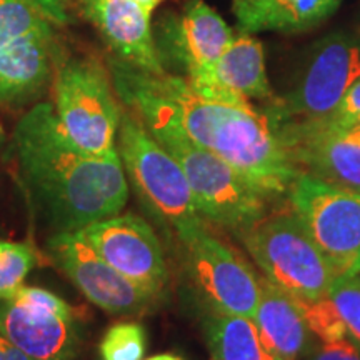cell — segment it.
I'll use <instances>...</instances> for the list:
<instances>
[{"label":"cell","instance_id":"cell-1","mask_svg":"<svg viewBox=\"0 0 360 360\" xmlns=\"http://www.w3.org/2000/svg\"><path fill=\"white\" fill-rule=\"evenodd\" d=\"M109 72L124 107L169 119L193 143L231 164L265 199L289 193L302 172L290 160L269 117L252 105L210 101L182 75L148 74L115 57L109 60Z\"/></svg>","mask_w":360,"mask_h":360},{"label":"cell","instance_id":"cell-2","mask_svg":"<svg viewBox=\"0 0 360 360\" xmlns=\"http://www.w3.org/2000/svg\"><path fill=\"white\" fill-rule=\"evenodd\" d=\"M19 170L56 233L77 232L122 212L129 182L119 152L92 155L62 132L52 103H37L13 130Z\"/></svg>","mask_w":360,"mask_h":360},{"label":"cell","instance_id":"cell-3","mask_svg":"<svg viewBox=\"0 0 360 360\" xmlns=\"http://www.w3.org/2000/svg\"><path fill=\"white\" fill-rule=\"evenodd\" d=\"M135 115L154 135L155 141L177 159L202 219L229 231L244 233L265 217V197L231 164L214 152L193 143L165 117L157 114Z\"/></svg>","mask_w":360,"mask_h":360},{"label":"cell","instance_id":"cell-4","mask_svg":"<svg viewBox=\"0 0 360 360\" xmlns=\"http://www.w3.org/2000/svg\"><path fill=\"white\" fill-rule=\"evenodd\" d=\"M117 152L143 204L179 240L204 227L191 186L177 159L165 150L132 110L122 105Z\"/></svg>","mask_w":360,"mask_h":360},{"label":"cell","instance_id":"cell-5","mask_svg":"<svg viewBox=\"0 0 360 360\" xmlns=\"http://www.w3.org/2000/svg\"><path fill=\"white\" fill-rule=\"evenodd\" d=\"M53 112L67 139L92 155L117 152L122 103L109 67L92 57H57L53 60Z\"/></svg>","mask_w":360,"mask_h":360},{"label":"cell","instance_id":"cell-6","mask_svg":"<svg viewBox=\"0 0 360 360\" xmlns=\"http://www.w3.org/2000/svg\"><path fill=\"white\" fill-rule=\"evenodd\" d=\"M240 236L265 278L299 300L322 299L337 278L294 210L264 217Z\"/></svg>","mask_w":360,"mask_h":360},{"label":"cell","instance_id":"cell-7","mask_svg":"<svg viewBox=\"0 0 360 360\" xmlns=\"http://www.w3.org/2000/svg\"><path fill=\"white\" fill-rule=\"evenodd\" d=\"M360 79V30L327 34L310 49L295 87L267 114L270 124L327 119Z\"/></svg>","mask_w":360,"mask_h":360},{"label":"cell","instance_id":"cell-8","mask_svg":"<svg viewBox=\"0 0 360 360\" xmlns=\"http://www.w3.org/2000/svg\"><path fill=\"white\" fill-rule=\"evenodd\" d=\"M287 195L335 277L360 274V193L300 172Z\"/></svg>","mask_w":360,"mask_h":360},{"label":"cell","instance_id":"cell-9","mask_svg":"<svg viewBox=\"0 0 360 360\" xmlns=\"http://www.w3.org/2000/svg\"><path fill=\"white\" fill-rule=\"evenodd\" d=\"M0 334L32 360H72L77 354L74 309L40 287L20 285L0 299Z\"/></svg>","mask_w":360,"mask_h":360},{"label":"cell","instance_id":"cell-10","mask_svg":"<svg viewBox=\"0 0 360 360\" xmlns=\"http://www.w3.org/2000/svg\"><path fill=\"white\" fill-rule=\"evenodd\" d=\"M47 252L52 262L103 312L141 315L159 302V295L135 285L102 259L80 231L53 233Z\"/></svg>","mask_w":360,"mask_h":360},{"label":"cell","instance_id":"cell-11","mask_svg":"<svg viewBox=\"0 0 360 360\" xmlns=\"http://www.w3.org/2000/svg\"><path fill=\"white\" fill-rule=\"evenodd\" d=\"M192 282L215 314L254 319L260 299V278L220 238L204 227L180 240Z\"/></svg>","mask_w":360,"mask_h":360},{"label":"cell","instance_id":"cell-12","mask_svg":"<svg viewBox=\"0 0 360 360\" xmlns=\"http://www.w3.org/2000/svg\"><path fill=\"white\" fill-rule=\"evenodd\" d=\"M232 40L231 27L202 0H193L180 13L164 15L154 29L155 49L164 69L174 67L187 80L205 75Z\"/></svg>","mask_w":360,"mask_h":360},{"label":"cell","instance_id":"cell-13","mask_svg":"<svg viewBox=\"0 0 360 360\" xmlns=\"http://www.w3.org/2000/svg\"><path fill=\"white\" fill-rule=\"evenodd\" d=\"M80 232L124 277L162 297L169 283V269L159 237L146 220L134 214H117Z\"/></svg>","mask_w":360,"mask_h":360},{"label":"cell","instance_id":"cell-14","mask_svg":"<svg viewBox=\"0 0 360 360\" xmlns=\"http://www.w3.org/2000/svg\"><path fill=\"white\" fill-rule=\"evenodd\" d=\"M297 167L360 193V137L352 130L323 122L272 124Z\"/></svg>","mask_w":360,"mask_h":360},{"label":"cell","instance_id":"cell-15","mask_svg":"<svg viewBox=\"0 0 360 360\" xmlns=\"http://www.w3.org/2000/svg\"><path fill=\"white\" fill-rule=\"evenodd\" d=\"M82 6L115 58L148 74L167 72L155 49L152 12L134 0H82Z\"/></svg>","mask_w":360,"mask_h":360},{"label":"cell","instance_id":"cell-16","mask_svg":"<svg viewBox=\"0 0 360 360\" xmlns=\"http://www.w3.org/2000/svg\"><path fill=\"white\" fill-rule=\"evenodd\" d=\"M53 32L0 49V105H22L40 96L53 74Z\"/></svg>","mask_w":360,"mask_h":360},{"label":"cell","instance_id":"cell-17","mask_svg":"<svg viewBox=\"0 0 360 360\" xmlns=\"http://www.w3.org/2000/svg\"><path fill=\"white\" fill-rule=\"evenodd\" d=\"M188 84L200 92H231L247 101L272 97L262 44L245 32L233 37L212 69L199 79L188 80Z\"/></svg>","mask_w":360,"mask_h":360},{"label":"cell","instance_id":"cell-18","mask_svg":"<svg viewBox=\"0 0 360 360\" xmlns=\"http://www.w3.org/2000/svg\"><path fill=\"white\" fill-rule=\"evenodd\" d=\"M254 322L265 344L283 360H302L312 347L302 300L260 278V299Z\"/></svg>","mask_w":360,"mask_h":360},{"label":"cell","instance_id":"cell-19","mask_svg":"<svg viewBox=\"0 0 360 360\" xmlns=\"http://www.w3.org/2000/svg\"><path fill=\"white\" fill-rule=\"evenodd\" d=\"M342 0H232L240 32L299 34L322 24Z\"/></svg>","mask_w":360,"mask_h":360},{"label":"cell","instance_id":"cell-20","mask_svg":"<svg viewBox=\"0 0 360 360\" xmlns=\"http://www.w3.org/2000/svg\"><path fill=\"white\" fill-rule=\"evenodd\" d=\"M212 360H283L265 344L254 319L212 314L205 321Z\"/></svg>","mask_w":360,"mask_h":360},{"label":"cell","instance_id":"cell-21","mask_svg":"<svg viewBox=\"0 0 360 360\" xmlns=\"http://www.w3.org/2000/svg\"><path fill=\"white\" fill-rule=\"evenodd\" d=\"M47 32H53L52 22L32 0H0V49Z\"/></svg>","mask_w":360,"mask_h":360},{"label":"cell","instance_id":"cell-22","mask_svg":"<svg viewBox=\"0 0 360 360\" xmlns=\"http://www.w3.org/2000/svg\"><path fill=\"white\" fill-rule=\"evenodd\" d=\"M146 349V328L137 322H120L103 334L98 354L102 360H143Z\"/></svg>","mask_w":360,"mask_h":360},{"label":"cell","instance_id":"cell-23","mask_svg":"<svg viewBox=\"0 0 360 360\" xmlns=\"http://www.w3.org/2000/svg\"><path fill=\"white\" fill-rule=\"evenodd\" d=\"M35 265V252L24 242L0 238V299L24 285Z\"/></svg>","mask_w":360,"mask_h":360},{"label":"cell","instance_id":"cell-24","mask_svg":"<svg viewBox=\"0 0 360 360\" xmlns=\"http://www.w3.org/2000/svg\"><path fill=\"white\" fill-rule=\"evenodd\" d=\"M347 330V339L360 349V274L337 277L327 292Z\"/></svg>","mask_w":360,"mask_h":360},{"label":"cell","instance_id":"cell-25","mask_svg":"<svg viewBox=\"0 0 360 360\" xmlns=\"http://www.w3.org/2000/svg\"><path fill=\"white\" fill-rule=\"evenodd\" d=\"M304 317L310 328V332L315 337H319L321 342H334L347 339V330H345L344 322L340 315L337 314L334 305H332L328 297L314 300V302H304Z\"/></svg>","mask_w":360,"mask_h":360},{"label":"cell","instance_id":"cell-26","mask_svg":"<svg viewBox=\"0 0 360 360\" xmlns=\"http://www.w3.org/2000/svg\"><path fill=\"white\" fill-rule=\"evenodd\" d=\"M302 360H360V349L349 339L321 342L312 345Z\"/></svg>","mask_w":360,"mask_h":360},{"label":"cell","instance_id":"cell-27","mask_svg":"<svg viewBox=\"0 0 360 360\" xmlns=\"http://www.w3.org/2000/svg\"><path fill=\"white\" fill-rule=\"evenodd\" d=\"M360 115V79L355 82L352 87L347 90L339 105L332 112L327 119L319 120V122L334 125L339 129H347L350 124Z\"/></svg>","mask_w":360,"mask_h":360},{"label":"cell","instance_id":"cell-28","mask_svg":"<svg viewBox=\"0 0 360 360\" xmlns=\"http://www.w3.org/2000/svg\"><path fill=\"white\" fill-rule=\"evenodd\" d=\"M32 2L52 24L64 25L69 20V13H67L69 0H32Z\"/></svg>","mask_w":360,"mask_h":360},{"label":"cell","instance_id":"cell-29","mask_svg":"<svg viewBox=\"0 0 360 360\" xmlns=\"http://www.w3.org/2000/svg\"><path fill=\"white\" fill-rule=\"evenodd\" d=\"M0 360H32L29 355L13 345L11 340L0 334Z\"/></svg>","mask_w":360,"mask_h":360},{"label":"cell","instance_id":"cell-30","mask_svg":"<svg viewBox=\"0 0 360 360\" xmlns=\"http://www.w3.org/2000/svg\"><path fill=\"white\" fill-rule=\"evenodd\" d=\"M134 2H137L139 6H142L143 8H147L148 12H152L159 4L164 2V0H134Z\"/></svg>","mask_w":360,"mask_h":360},{"label":"cell","instance_id":"cell-31","mask_svg":"<svg viewBox=\"0 0 360 360\" xmlns=\"http://www.w3.org/2000/svg\"><path fill=\"white\" fill-rule=\"evenodd\" d=\"M143 360H184V359L174 354H159V355H154V357H148Z\"/></svg>","mask_w":360,"mask_h":360},{"label":"cell","instance_id":"cell-32","mask_svg":"<svg viewBox=\"0 0 360 360\" xmlns=\"http://www.w3.org/2000/svg\"><path fill=\"white\" fill-rule=\"evenodd\" d=\"M347 130H352V132H354V134H357V135H359V137H360V115L357 117V119H355V120H354V122H352V124H350V125H349V127H347Z\"/></svg>","mask_w":360,"mask_h":360},{"label":"cell","instance_id":"cell-33","mask_svg":"<svg viewBox=\"0 0 360 360\" xmlns=\"http://www.w3.org/2000/svg\"><path fill=\"white\" fill-rule=\"evenodd\" d=\"M4 141H6V135H4V129H2V125H0V148H2V146H4Z\"/></svg>","mask_w":360,"mask_h":360}]
</instances>
